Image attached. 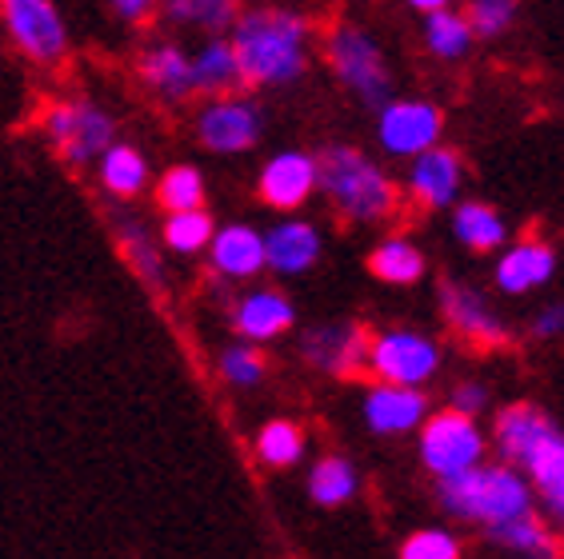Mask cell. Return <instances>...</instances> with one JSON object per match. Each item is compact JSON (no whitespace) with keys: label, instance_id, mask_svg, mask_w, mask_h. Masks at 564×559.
Here are the masks:
<instances>
[{"label":"cell","instance_id":"cell-40","mask_svg":"<svg viewBox=\"0 0 564 559\" xmlns=\"http://www.w3.org/2000/svg\"><path fill=\"white\" fill-rule=\"evenodd\" d=\"M409 9L416 12V17H429V12H436V9H448V4H456V0H404Z\"/></svg>","mask_w":564,"mask_h":559},{"label":"cell","instance_id":"cell-4","mask_svg":"<svg viewBox=\"0 0 564 559\" xmlns=\"http://www.w3.org/2000/svg\"><path fill=\"white\" fill-rule=\"evenodd\" d=\"M436 504L453 524L477 527V531H489V527L505 524L512 516H524V512H536V495L532 484L524 480L521 468H512L509 460H485L465 468V472L448 475V480H436Z\"/></svg>","mask_w":564,"mask_h":559},{"label":"cell","instance_id":"cell-6","mask_svg":"<svg viewBox=\"0 0 564 559\" xmlns=\"http://www.w3.org/2000/svg\"><path fill=\"white\" fill-rule=\"evenodd\" d=\"M413 440H416V460H421V468L433 480H448V475L465 472V468H473V463H480L492 452L485 424L456 408L429 412L421 428L413 431Z\"/></svg>","mask_w":564,"mask_h":559},{"label":"cell","instance_id":"cell-33","mask_svg":"<svg viewBox=\"0 0 564 559\" xmlns=\"http://www.w3.org/2000/svg\"><path fill=\"white\" fill-rule=\"evenodd\" d=\"M217 376L225 387H237V392H252L269 380V355H264L261 344L252 340H232V344L220 348L217 355Z\"/></svg>","mask_w":564,"mask_h":559},{"label":"cell","instance_id":"cell-13","mask_svg":"<svg viewBox=\"0 0 564 559\" xmlns=\"http://www.w3.org/2000/svg\"><path fill=\"white\" fill-rule=\"evenodd\" d=\"M296 352L313 372L333 380L365 376V355H369V328L357 320H328L313 324L296 336Z\"/></svg>","mask_w":564,"mask_h":559},{"label":"cell","instance_id":"cell-2","mask_svg":"<svg viewBox=\"0 0 564 559\" xmlns=\"http://www.w3.org/2000/svg\"><path fill=\"white\" fill-rule=\"evenodd\" d=\"M492 452L521 468L524 480L532 484L536 507L544 519L564 536V428L556 424L541 404L517 399L497 408L492 419Z\"/></svg>","mask_w":564,"mask_h":559},{"label":"cell","instance_id":"cell-1","mask_svg":"<svg viewBox=\"0 0 564 559\" xmlns=\"http://www.w3.org/2000/svg\"><path fill=\"white\" fill-rule=\"evenodd\" d=\"M313 21L296 9H284V4L240 9L228 29V41L237 48L245 88L281 92L301 85L313 68Z\"/></svg>","mask_w":564,"mask_h":559},{"label":"cell","instance_id":"cell-37","mask_svg":"<svg viewBox=\"0 0 564 559\" xmlns=\"http://www.w3.org/2000/svg\"><path fill=\"white\" fill-rule=\"evenodd\" d=\"M448 408L465 412V416H489L492 412V392L485 380H460V384H453V392H448Z\"/></svg>","mask_w":564,"mask_h":559},{"label":"cell","instance_id":"cell-30","mask_svg":"<svg viewBox=\"0 0 564 559\" xmlns=\"http://www.w3.org/2000/svg\"><path fill=\"white\" fill-rule=\"evenodd\" d=\"M252 456L269 472H289V468L304 463V456H308V431L293 416L264 419L261 428H257V436H252Z\"/></svg>","mask_w":564,"mask_h":559},{"label":"cell","instance_id":"cell-28","mask_svg":"<svg viewBox=\"0 0 564 559\" xmlns=\"http://www.w3.org/2000/svg\"><path fill=\"white\" fill-rule=\"evenodd\" d=\"M421 41H424V53L433 56V61H441V65H460L477 48V33H473L465 9H456V4L421 17Z\"/></svg>","mask_w":564,"mask_h":559},{"label":"cell","instance_id":"cell-9","mask_svg":"<svg viewBox=\"0 0 564 559\" xmlns=\"http://www.w3.org/2000/svg\"><path fill=\"white\" fill-rule=\"evenodd\" d=\"M264 129H269V117L249 97V88L225 92V97H205V105L196 108L193 117L196 144L213 156H245L261 144Z\"/></svg>","mask_w":564,"mask_h":559},{"label":"cell","instance_id":"cell-5","mask_svg":"<svg viewBox=\"0 0 564 559\" xmlns=\"http://www.w3.org/2000/svg\"><path fill=\"white\" fill-rule=\"evenodd\" d=\"M325 65L337 76V85L365 108H377L397 92V73H392L389 48L369 24L337 21L325 33Z\"/></svg>","mask_w":564,"mask_h":559},{"label":"cell","instance_id":"cell-16","mask_svg":"<svg viewBox=\"0 0 564 559\" xmlns=\"http://www.w3.org/2000/svg\"><path fill=\"white\" fill-rule=\"evenodd\" d=\"M325 260V228L301 212H281L264 228V272L281 280L308 276Z\"/></svg>","mask_w":564,"mask_h":559},{"label":"cell","instance_id":"cell-36","mask_svg":"<svg viewBox=\"0 0 564 559\" xmlns=\"http://www.w3.org/2000/svg\"><path fill=\"white\" fill-rule=\"evenodd\" d=\"M465 17L473 24L477 41H500L517 29V17H521V0H468Z\"/></svg>","mask_w":564,"mask_h":559},{"label":"cell","instance_id":"cell-26","mask_svg":"<svg viewBox=\"0 0 564 559\" xmlns=\"http://www.w3.org/2000/svg\"><path fill=\"white\" fill-rule=\"evenodd\" d=\"M485 539L497 544L500 551H509V556H524V559L564 556V536L544 516H536V512H524V516H512V519H505V524L489 527Z\"/></svg>","mask_w":564,"mask_h":559},{"label":"cell","instance_id":"cell-3","mask_svg":"<svg viewBox=\"0 0 564 559\" xmlns=\"http://www.w3.org/2000/svg\"><path fill=\"white\" fill-rule=\"evenodd\" d=\"M316 196L352 228H380L397 220L404 193L397 176L357 144H328L316 152Z\"/></svg>","mask_w":564,"mask_h":559},{"label":"cell","instance_id":"cell-12","mask_svg":"<svg viewBox=\"0 0 564 559\" xmlns=\"http://www.w3.org/2000/svg\"><path fill=\"white\" fill-rule=\"evenodd\" d=\"M404 188L401 193L413 200L421 212H448V208L465 196L468 164L453 144H433V149L416 152L413 161H404Z\"/></svg>","mask_w":564,"mask_h":559},{"label":"cell","instance_id":"cell-17","mask_svg":"<svg viewBox=\"0 0 564 559\" xmlns=\"http://www.w3.org/2000/svg\"><path fill=\"white\" fill-rule=\"evenodd\" d=\"M492 288L500 296H529V292H541L553 284L556 276V248L544 237H521L509 240V244L492 252Z\"/></svg>","mask_w":564,"mask_h":559},{"label":"cell","instance_id":"cell-18","mask_svg":"<svg viewBox=\"0 0 564 559\" xmlns=\"http://www.w3.org/2000/svg\"><path fill=\"white\" fill-rule=\"evenodd\" d=\"M257 196L272 212H301L316 196V152L281 149L257 173Z\"/></svg>","mask_w":564,"mask_h":559},{"label":"cell","instance_id":"cell-24","mask_svg":"<svg viewBox=\"0 0 564 559\" xmlns=\"http://www.w3.org/2000/svg\"><path fill=\"white\" fill-rule=\"evenodd\" d=\"M365 268H369L372 280L389 284V288H413V284H421L429 276V252L413 237L392 232V237H380L369 248Z\"/></svg>","mask_w":564,"mask_h":559},{"label":"cell","instance_id":"cell-20","mask_svg":"<svg viewBox=\"0 0 564 559\" xmlns=\"http://www.w3.org/2000/svg\"><path fill=\"white\" fill-rule=\"evenodd\" d=\"M205 264L220 284H252L257 276H264V228L249 220L217 224L205 248Z\"/></svg>","mask_w":564,"mask_h":559},{"label":"cell","instance_id":"cell-22","mask_svg":"<svg viewBox=\"0 0 564 559\" xmlns=\"http://www.w3.org/2000/svg\"><path fill=\"white\" fill-rule=\"evenodd\" d=\"M448 232L473 256H492V252H500L512 240L505 212L497 205H489V200H477V196H460L448 208Z\"/></svg>","mask_w":564,"mask_h":559},{"label":"cell","instance_id":"cell-8","mask_svg":"<svg viewBox=\"0 0 564 559\" xmlns=\"http://www.w3.org/2000/svg\"><path fill=\"white\" fill-rule=\"evenodd\" d=\"M44 140L56 149V156L73 168H93L97 156L117 140V117L97 100H56L41 117Z\"/></svg>","mask_w":564,"mask_h":559},{"label":"cell","instance_id":"cell-21","mask_svg":"<svg viewBox=\"0 0 564 559\" xmlns=\"http://www.w3.org/2000/svg\"><path fill=\"white\" fill-rule=\"evenodd\" d=\"M137 76L149 88V97H156L161 105H188L196 97L193 53L176 41L149 44L141 53V61H137Z\"/></svg>","mask_w":564,"mask_h":559},{"label":"cell","instance_id":"cell-38","mask_svg":"<svg viewBox=\"0 0 564 559\" xmlns=\"http://www.w3.org/2000/svg\"><path fill=\"white\" fill-rule=\"evenodd\" d=\"M529 336L536 344H553V340H564V300H549L536 308L529 324Z\"/></svg>","mask_w":564,"mask_h":559},{"label":"cell","instance_id":"cell-27","mask_svg":"<svg viewBox=\"0 0 564 559\" xmlns=\"http://www.w3.org/2000/svg\"><path fill=\"white\" fill-rule=\"evenodd\" d=\"M360 468L348 456L340 452H325L321 460H313L308 475H304V492L316 507L325 512H337V507H348L360 495Z\"/></svg>","mask_w":564,"mask_h":559},{"label":"cell","instance_id":"cell-32","mask_svg":"<svg viewBox=\"0 0 564 559\" xmlns=\"http://www.w3.org/2000/svg\"><path fill=\"white\" fill-rule=\"evenodd\" d=\"M213 232H217V216L205 205L176 208V212H164L161 220V248L173 256H205Z\"/></svg>","mask_w":564,"mask_h":559},{"label":"cell","instance_id":"cell-34","mask_svg":"<svg viewBox=\"0 0 564 559\" xmlns=\"http://www.w3.org/2000/svg\"><path fill=\"white\" fill-rule=\"evenodd\" d=\"M152 200L161 212H176V208H196L208 200V180L196 164H169L156 180H152Z\"/></svg>","mask_w":564,"mask_h":559},{"label":"cell","instance_id":"cell-19","mask_svg":"<svg viewBox=\"0 0 564 559\" xmlns=\"http://www.w3.org/2000/svg\"><path fill=\"white\" fill-rule=\"evenodd\" d=\"M228 324L240 340H252V344H276L296 328V304L289 292L272 288V284H257V288L240 292L232 300V313Z\"/></svg>","mask_w":564,"mask_h":559},{"label":"cell","instance_id":"cell-10","mask_svg":"<svg viewBox=\"0 0 564 559\" xmlns=\"http://www.w3.org/2000/svg\"><path fill=\"white\" fill-rule=\"evenodd\" d=\"M372 129H377V149L389 161H413L416 152L433 149L445 140L448 117L445 108L429 97H404L392 92L384 105L372 108Z\"/></svg>","mask_w":564,"mask_h":559},{"label":"cell","instance_id":"cell-29","mask_svg":"<svg viewBox=\"0 0 564 559\" xmlns=\"http://www.w3.org/2000/svg\"><path fill=\"white\" fill-rule=\"evenodd\" d=\"M193 85L196 97H225V92L245 88V73H240L237 48H232L228 33L208 36L193 53Z\"/></svg>","mask_w":564,"mask_h":559},{"label":"cell","instance_id":"cell-25","mask_svg":"<svg viewBox=\"0 0 564 559\" xmlns=\"http://www.w3.org/2000/svg\"><path fill=\"white\" fill-rule=\"evenodd\" d=\"M97 184L100 193L120 200V205H129L137 196H144V188L152 184V168H149V156H144L137 144H124V140H112L109 149L97 156Z\"/></svg>","mask_w":564,"mask_h":559},{"label":"cell","instance_id":"cell-23","mask_svg":"<svg viewBox=\"0 0 564 559\" xmlns=\"http://www.w3.org/2000/svg\"><path fill=\"white\" fill-rule=\"evenodd\" d=\"M112 224H117V244H120L124 264H129V272L141 280L149 292L164 296V292L173 288V276H169V260H164L161 240H152L149 224H144L141 216H117Z\"/></svg>","mask_w":564,"mask_h":559},{"label":"cell","instance_id":"cell-35","mask_svg":"<svg viewBox=\"0 0 564 559\" xmlns=\"http://www.w3.org/2000/svg\"><path fill=\"white\" fill-rule=\"evenodd\" d=\"M397 551H401V559H460L465 556V539L445 524H429L409 531Z\"/></svg>","mask_w":564,"mask_h":559},{"label":"cell","instance_id":"cell-7","mask_svg":"<svg viewBox=\"0 0 564 559\" xmlns=\"http://www.w3.org/2000/svg\"><path fill=\"white\" fill-rule=\"evenodd\" d=\"M365 372L384 384L429 387L445 372V344L421 328H380L369 332Z\"/></svg>","mask_w":564,"mask_h":559},{"label":"cell","instance_id":"cell-14","mask_svg":"<svg viewBox=\"0 0 564 559\" xmlns=\"http://www.w3.org/2000/svg\"><path fill=\"white\" fill-rule=\"evenodd\" d=\"M436 300H441L445 324L465 340V344L492 352V348H505L512 340L509 324L500 320V313L492 308V300L477 284H468V280H445Z\"/></svg>","mask_w":564,"mask_h":559},{"label":"cell","instance_id":"cell-31","mask_svg":"<svg viewBox=\"0 0 564 559\" xmlns=\"http://www.w3.org/2000/svg\"><path fill=\"white\" fill-rule=\"evenodd\" d=\"M164 21L173 29H188V33L220 36L232 29L240 12V0H161L156 4Z\"/></svg>","mask_w":564,"mask_h":559},{"label":"cell","instance_id":"cell-15","mask_svg":"<svg viewBox=\"0 0 564 559\" xmlns=\"http://www.w3.org/2000/svg\"><path fill=\"white\" fill-rule=\"evenodd\" d=\"M429 412H433V399H429L424 387L372 380L365 387V396H360V424L377 440H404V436H413Z\"/></svg>","mask_w":564,"mask_h":559},{"label":"cell","instance_id":"cell-11","mask_svg":"<svg viewBox=\"0 0 564 559\" xmlns=\"http://www.w3.org/2000/svg\"><path fill=\"white\" fill-rule=\"evenodd\" d=\"M0 24L24 61L41 68H56L68 61L73 36L56 0H0Z\"/></svg>","mask_w":564,"mask_h":559},{"label":"cell","instance_id":"cell-39","mask_svg":"<svg viewBox=\"0 0 564 559\" xmlns=\"http://www.w3.org/2000/svg\"><path fill=\"white\" fill-rule=\"evenodd\" d=\"M156 4H161V0H109L112 17H117V21H124V24L152 21V17H156Z\"/></svg>","mask_w":564,"mask_h":559}]
</instances>
